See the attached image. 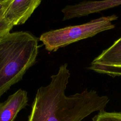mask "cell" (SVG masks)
I'll use <instances>...</instances> for the list:
<instances>
[{
    "label": "cell",
    "instance_id": "1",
    "mask_svg": "<svg viewBox=\"0 0 121 121\" xmlns=\"http://www.w3.org/2000/svg\"><path fill=\"white\" fill-rule=\"evenodd\" d=\"M70 75L68 64H62L51 76L49 84L37 89L27 121H81L93 112L104 110L110 99L94 90L86 88L65 95Z\"/></svg>",
    "mask_w": 121,
    "mask_h": 121
},
{
    "label": "cell",
    "instance_id": "2",
    "mask_svg": "<svg viewBox=\"0 0 121 121\" xmlns=\"http://www.w3.org/2000/svg\"><path fill=\"white\" fill-rule=\"evenodd\" d=\"M38 48L37 38L27 31L10 33L0 39V98L34 65Z\"/></svg>",
    "mask_w": 121,
    "mask_h": 121
},
{
    "label": "cell",
    "instance_id": "3",
    "mask_svg": "<svg viewBox=\"0 0 121 121\" xmlns=\"http://www.w3.org/2000/svg\"><path fill=\"white\" fill-rule=\"evenodd\" d=\"M117 18L116 15H112L94 19L81 25L50 30L42 34L39 40L46 50L55 52L60 48L114 28L115 25L112 22Z\"/></svg>",
    "mask_w": 121,
    "mask_h": 121
},
{
    "label": "cell",
    "instance_id": "4",
    "mask_svg": "<svg viewBox=\"0 0 121 121\" xmlns=\"http://www.w3.org/2000/svg\"><path fill=\"white\" fill-rule=\"evenodd\" d=\"M120 5H121V0L83 1L74 5H68L61 9L63 14L62 20L88 16Z\"/></svg>",
    "mask_w": 121,
    "mask_h": 121
},
{
    "label": "cell",
    "instance_id": "5",
    "mask_svg": "<svg viewBox=\"0 0 121 121\" xmlns=\"http://www.w3.org/2000/svg\"><path fill=\"white\" fill-rule=\"evenodd\" d=\"M41 2V0H11L6 11L4 18L13 26L23 24Z\"/></svg>",
    "mask_w": 121,
    "mask_h": 121
},
{
    "label": "cell",
    "instance_id": "6",
    "mask_svg": "<svg viewBox=\"0 0 121 121\" xmlns=\"http://www.w3.org/2000/svg\"><path fill=\"white\" fill-rule=\"evenodd\" d=\"M27 92L19 89L0 103V121H14L18 112L28 105Z\"/></svg>",
    "mask_w": 121,
    "mask_h": 121
},
{
    "label": "cell",
    "instance_id": "7",
    "mask_svg": "<svg viewBox=\"0 0 121 121\" xmlns=\"http://www.w3.org/2000/svg\"><path fill=\"white\" fill-rule=\"evenodd\" d=\"M121 66V37L104 50L91 62L89 66Z\"/></svg>",
    "mask_w": 121,
    "mask_h": 121
},
{
    "label": "cell",
    "instance_id": "8",
    "mask_svg": "<svg viewBox=\"0 0 121 121\" xmlns=\"http://www.w3.org/2000/svg\"><path fill=\"white\" fill-rule=\"evenodd\" d=\"M93 121H121V112H107L103 110L94 117Z\"/></svg>",
    "mask_w": 121,
    "mask_h": 121
},
{
    "label": "cell",
    "instance_id": "9",
    "mask_svg": "<svg viewBox=\"0 0 121 121\" xmlns=\"http://www.w3.org/2000/svg\"><path fill=\"white\" fill-rule=\"evenodd\" d=\"M13 26L6 19H0V39L10 33Z\"/></svg>",
    "mask_w": 121,
    "mask_h": 121
},
{
    "label": "cell",
    "instance_id": "10",
    "mask_svg": "<svg viewBox=\"0 0 121 121\" xmlns=\"http://www.w3.org/2000/svg\"><path fill=\"white\" fill-rule=\"evenodd\" d=\"M11 0H0V19L4 18L6 11Z\"/></svg>",
    "mask_w": 121,
    "mask_h": 121
},
{
    "label": "cell",
    "instance_id": "11",
    "mask_svg": "<svg viewBox=\"0 0 121 121\" xmlns=\"http://www.w3.org/2000/svg\"></svg>",
    "mask_w": 121,
    "mask_h": 121
}]
</instances>
